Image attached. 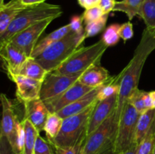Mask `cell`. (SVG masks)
Returning a JSON list of instances; mask_svg holds the SVG:
<instances>
[{
	"instance_id": "6da1fadb",
	"label": "cell",
	"mask_w": 155,
	"mask_h": 154,
	"mask_svg": "<svg viewBox=\"0 0 155 154\" xmlns=\"http://www.w3.org/2000/svg\"><path fill=\"white\" fill-rule=\"evenodd\" d=\"M155 50V29L145 28L139 44L134 51L133 58L127 66L117 75L120 84V92L117 109L116 119L119 120L124 106L129 98L138 89L141 74L148 56Z\"/></svg>"
},
{
	"instance_id": "7a4b0ae2",
	"label": "cell",
	"mask_w": 155,
	"mask_h": 154,
	"mask_svg": "<svg viewBox=\"0 0 155 154\" xmlns=\"http://www.w3.org/2000/svg\"><path fill=\"white\" fill-rule=\"evenodd\" d=\"M62 14L61 7L58 5L44 2L29 6L21 12L10 24L8 30L0 36V45L9 42L20 32L48 18H58Z\"/></svg>"
},
{
	"instance_id": "3957f363",
	"label": "cell",
	"mask_w": 155,
	"mask_h": 154,
	"mask_svg": "<svg viewBox=\"0 0 155 154\" xmlns=\"http://www.w3.org/2000/svg\"><path fill=\"white\" fill-rule=\"evenodd\" d=\"M86 39L85 34L79 35L71 31L44 50L35 60L47 72H53L80 48Z\"/></svg>"
},
{
	"instance_id": "277c9868",
	"label": "cell",
	"mask_w": 155,
	"mask_h": 154,
	"mask_svg": "<svg viewBox=\"0 0 155 154\" xmlns=\"http://www.w3.org/2000/svg\"><path fill=\"white\" fill-rule=\"evenodd\" d=\"M98 101L79 114L65 118L58 135L49 142L53 147L68 148L84 141L87 137V129L91 114Z\"/></svg>"
},
{
	"instance_id": "5b68a950",
	"label": "cell",
	"mask_w": 155,
	"mask_h": 154,
	"mask_svg": "<svg viewBox=\"0 0 155 154\" xmlns=\"http://www.w3.org/2000/svg\"><path fill=\"white\" fill-rule=\"evenodd\" d=\"M108 47L102 40L87 47H80L53 72L64 75H79L89 68L100 65L101 57Z\"/></svg>"
},
{
	"instance_id": "8992f818",
	"label": "cell",
	"mask_w": 155,
	"mask_h": 154,
	"mask_svg": "<svg viewBox=\"0 0 155 154\" xmlns=\"http://www.w3.org/2000/svg\"><path fill=\"white\" fill-rule=\"evenodd\" d=\"M117 126L114 112L99 128L87 136L83 154H115Z\"/></svg>"
},
{
	"instance_id": "52a82bcc",
	"label": "cell",
	"mask_w": 155,
	"mask_h": 154,
	"mask_svg": "<svg viewBox=\"0 0 155 154\" xmlns=\"http://www.w3.org/2000/svg\"><path fill=\"white\" fill-rule=\"evenodd\" d=\"M139 115L130 102H127L124 106L118 120L117 133L115 141V154L124 152L136 143V125Z\"/></svg>"
},
{
	"instance_id": "ba28073f",
	"label": "cell",
	"mask_w": 155,
	"mask_h": 154,
	"mask_svg": "<svg viewBox=\"0 0 155 154\" xmlns=\"http://www.w3.org/2000/svg\"><path fill=\"white\" fill-rule=\"evenodd\" d=\"M81 75H64L54 72H48L42 81L40 99L45 104L50 102L75 84Z\"/></svg>"
},
{
	"instance_id": "9c48e42d",
	"label": "cell",
	"mask_w": 155,
	"mask_h": 154,
	"mask_svg": "<svg viewBox=\"0 0 155 154\" xmlns=\"http://www.w3.org/2000/svg\"><path fill=\"white\" fill-rule=\"evenodd\" d=\"M54 19L55 18H51L40 21L28 27L26 30L20 32L19 33L13 36L8 42H11L14 45L18 47L29 57H31V54L37 44L39 38L45 31L47 27Z\"/></svg>"
},
{
	"instance_id": "30bf717a",
	"label": "cell",
	"mask_w": 155,
	"mask_h": 154,
	"mask_svg": "<svg viewBox=\"0 0 155 154\" xmlns=\"http://www.w3.org/2000/svg\"><path fill=\"white\" fill-rule=\"evenodd\" d=\"M8 76L16 85V96L21 102L25 103L33 100L40 99L42 81L15 74Z\"/></svg>"
},
{
	"instance_id": "8fae6325",
	"label": "cell",
	"mask_w": 155,
	"mask_h": 154,
	"mask_svg": "<svg viewBox=\"0 0 155 154\" xmlns=\"http://www.w3.org/2000/svg\"><path fill=\"white\" fill-rule=\"evenodd\" d=\"M117 101L118 95H115L105 100L98 101L89 119L87 136L99 128L114 113L117 106Z\"/></svg>"
},
{
	"instance_id": "7c38bea8",
	"label": "cell",
	"mask_w": 155,
	"mask_h": 154,
	"mask_svg": "<svg viewBox=\"0 0 155 154\" xmlns=\"http://www.w3.org/2000/svg\"><path fill=\"white\" fill-rule=\"evenodd\" d=\"M0 55L8 75L12 74L17 75L22 65L29 57L11 42L0 45Z\"/></svg>"
},
{
	"instance_id": "4fadbf2b",
	"label": "cell",
	"mask_w": 155,
	"mask_h": 154,
	"mask_svg": "<svg viewBox=\"0 0 155 154\" xmlns=\"http://www.w3.org/2000/svg\"><path fill=\"white\" fill-rule=\"evenodd\" d=\"M93 89L92 88L84 85L77 81L60 96L45 104L50 113H57L66 106L83 98V96L92 91Z\"/></svg>"
},
{
	"instance_id": "5bb4252c",
	"label": "cell",
	"mask_w": 155,
	"mask_h": 154,
	"mask_svg": "<svg viewBox=\"0 0 155 154\" xmlns=\"http://www.w3.org/2000/svg\"><path fill=\"white\" fill-rule=\"evenodd\" d=\"M1 104L2 107V116L0 135L7 137L13 149H15L17 122L18 119L15 114L12 102L4 94L1 95Z\"/></svg>"
},
{
	"instance_id": "9a60e30c",
	"label": "cell",
	"mask_w": 155,
	"mask_h": 154,
	"mask_svg": "<svg viewBox=\"0 0 155 154\" xmlns=\"http://www.w3.org/2000/svg\"><path fill=\"white\" fill-rule=\"evenodd\" d=\"M24 119L30 121L39 132L43 131L45 122L50 113L46 104L41 99H36L24 103Z\"/></svg>"
},
{
	"instance_id": "2e32d148",
	"label": "cell",
	"mask_w": 155,
	"mask_h": 154,
	"mask_svg": "<svg viewBox=\"0 0 155 154\" xmlns=\"http://www.w3.org/2000/svg\"><path fill=\"white\" fill-rule=\"evenodd\" d=\"M110 78L108 71L105 68L101 65H97L83 72L78 82L88 87L95 88L104 85L109 82Z\"/></svg>"
},
{
	"instance_id": "e0dca14e",
	"label": "cell",
	"mask_w": 155,
	"mask_h": 154,
	"mask_svg": "<svg viewBox=\"0 0 155 154\" xmlns=\"http://www.w3.org/2000/svg\"><path fill=\"white\" fill-rule=\"evenodd\" d=\"M99 88L100 87L95 88L92 91L88 93L83 98H80L79 100L74 101V103L69 104V105L66 106L56 113L64 119L65 118L70 117L71 116H74V115L82 113L85 110L89 108L94 103L96 102L97 95H98Z\"/></svg>"
},
{
	"instance_id": "ac0fdd59",
	"label": "cell",
	"mask_w": 155,
	"mask_h": 154,
	"mask_svg": "<svg viewBox=\"0 0 155 154\" xmlns=\"http://www.w3.org/2000/svg\"><path fill=\"white\" fill-rule=\"evenodd\" d=\"M27 8L21 0H11L0 6V36L5 33L12 21Z\"/></svg>"
},
{
	"instance_id": "d6986e66",
	"label": "cell",
	"mask_w": 155,
	"mask_h": 154,
	"mask_svg": "<svg viewBox=\"0 0 155 154\" xmlns=\"http://www.w3.org/2000/svg\"><path fill=\"white\" fill-rule=\"evenodd\" d=\"M71 29L69 24H67V25L63 26V27H60V28L57 29V30H54V31L51 32V33H49V34L47 35L46 36L42 38L40 41H39V42H37L34 50H33V53H32L31 57L36 58L37 56H39V54H42V51L45 49H46L48 47H49L50 45L54 44V42H56L57 41L61 39L62 38L64 37L65 36H67V35L69 33H71Z\"/></svg>"
},
{
	"instance_id": "ffe728a7",
	"label": "cell",
	"mask_w": 155,
	"mask_h": 154,
	"mask_svg": "<svg viewBox=\"0 0 155 154\" xmlns=\"http://www.w3.org/2000/svg\"><path fill=\"white\" fill-rule=\"evenodd\" d=\"M48 72L35 60L30 57L22 65L17 75H24L33 79L43 81Z\"/></svg>"
},
{
	"instance_id": "44dd1931",
	"label": "cell",
	"mask_w": 155,
	"mask_h": 154,
	"mask_svg": "<svg viewBox=\"0 0 155 154\" xmlns=\"http://www.w3.org/2000/svg\"><path fill=\"white\" fill-rule=\"evenodd\" d=\"M155 119V109H150L139 115L136 125V143L139 144L148 134Z\"/></svg>"
},
{
	"instance_id": "7402d4cb",
	"label": "cell",
	"mask_w": 155,
	"mask_h": 154,
	"mask_svg": "<svg viewBox=\"0 0 155 154\" xmlns=\"http://www.w3.org/2000/svg\"><path fill=\"white\" fill-rule=\"evenodd\" d=\"M144 1L145 0H122L116 2L113 11L124 12L131 21L136 15H139Z\"/></svg>"
},
{
	"instance_id": "603a6c76",
	"label": "cell",
	"mask_w": 155,
	"mask_h": 154,
	"mask_svg": "<svg viewBox=\"0 0 155 154\" xmlns=\"http://www.w3.org/2000/svg\"><path fill=\"white\" fill-rule=\"evenodd\" d=\"M63 120L56 113H50L45 122L43 131L45 132L48 142H51L58 135Z\"/></svg>"
},
{
	"instance_id": "cb8c5ba5",
	"label": "cell",
	"mask_w": 155,
	"mask_h": 154,
	"mask_svg": "<svg viewBox=\"0 0 155 154\" xmlns=\"http://www.w3.org/2000/svg\"><path fill=\"white\" fill-rule=\"evenodd\" d=\"M21 122L25 131V145L23 154H33L35 143L39 135V131L27 119H23Z\"/></svg>"
},
{
	"instance_id": "d4e9b609",
	"label": "cell",
	"mask_w": 155,
	"mask_h": 154,
	"mask_svg": "<svg viewBox=\"0 0 155 154\" xmlns=\"http://www.w3.org/2000/svg\"><path fill=\"white\" fill-rule=\"evenodd\" d=\"M139 16L143 19L147 28L155 29V0H145Z\"/></svg>"
},
{
	"instance_id": "484cf974",
	"label": "cell",
	"mask_w": 155,
	"mask_h": 154,
	"mask_svg": "<svg viewBox=\"0 0 155 154\" xmlns=\"http://www.w3.org/2000/svg\"><path fill=\"white\" fill-rule=\"evenodd\" d=\"M119 92L120 84L118 83L117 75L112 76L109 82L99 88L97 95V101H101L115 95H119Z\"/></svg>"
},
{
	"instance_id": "4316f807",
	"label": "cell",
	"mask_w": 155,
	"mask_h": 154,
	"mask_svg": "<svg viewBox=\"0 0 155 154\" xmlns=\"http://www.w3.org/2000/svg\"><path fill=\"white\" fill-rule=\"evenodd\" d=\"M155 145V119L148 134L138 146V154H153Z\"/></svg>"
},
{
	"instance_id": "83f0119b",
	"label": "cell",
	"mask_w": 155,
	"mask_h": 154,
	"mask_svg": "<svg viewBox=\"0 0 155 154\" xmlns=\"http://www.w3.org/2000/svg\"><path fill=\"white\" fill-rule=\"evenodd\" d=\"M120 25L119 24H112L104 30L101 36V40L107 47L114 46L119 42L120 39L119 34Z\"/></svg>"
},
{
	"instance_id": "f1b7e54d",
	"label": "cell",
	"mask_w": 155,
	"mask_h": 154,
	"mask_svg": "<svg viewBox=\"0 0 155 154\" xmlns=\"http://www.w3.org/2000/svg\"><path fill=\"white\" fill-rule=\"evenodd\" d=\"M109 14H104L102 18L100 19L97 20V21H92V22H89L88 24H86V27H85V35H86V38L93 37V36H96L99 33H101L103 30L104 29L107 23V18H108Z\"/></svg>"
},
{
	"instance_id": "f546056e",
	"label": "cell",
	"mask_w": 155,
	"mask_h": 154,
	"mask_svg": "<svg viewBox=\"0 0 155 154\" xmlns=\"http://www.w3.org/2000/svg\"><path fill=\"white\" fill-rule=\"evenodd\" d=\"M145 91L139 90V88L131 95L128 100V102H130L132 105L133 106L136 111L142 114L147 110L145 104V101H144V96H145Z\"/></svg>"
},
{
	"instance_id": "4dcf8cb0",
	"label": "cell",
	"mask_w": 155,
	"mask_h": 154,
	"mask_svg": "<svg viewBox=\"0 0 155 154\" xmlns=\"http://www.w3.org/2000/svg\"><path fill=\"white\" fill-rule=\"evenodd\" d=\"M104 15V14L101 7L99 5H97L95 7L90 8L86 9L82 16H83V21L86 24H88L89 22H92V21L100 19Z\"/></svg>"
},
{
	"instance_id": "1f68e13d",
	"label": "cell",
	"mask_w": 155,
	"mask_h": 154,
	"mask_svg": "<svg viewBox=\"0 0 155 154\" xmlns=\"http://www.w3.org/2000/svg\"><path fill=\"white\" fill-rule=\"evenodd\" d=\"M52 147L49 142L39 135L35 143L33 154H54Z\"/></svg>"
},
{
	"instance_id": "d6a6232c",
	"label": "cell",
	"mask_w": 155,
	"mask_h": 154,
	"mask_svg": "<svg viewBox=\"0 0 155 154\" xmlns=\"http://www.w3.org/2000/svg\"><path fill=\"white\" fill-rule=\"evenodd\" d=\"M86 140L72 147H53L54 149V154H83V146Z\"/></svg>"
},
{
	"instance_id": "836d02e7",
	"label": "cell",
	"mask_w": 155,
	"mask_h": 154,
	"mask_svg": "<svg viewBox=\"0 0 155 154\" xmlns=\"http://www.w3.org/2000/svg\"><path fill=\"white\" fill-rule=\"evenodd\" d=\"M83 18L82 15H74L71 18V21L69 23V25L71 27V31L77 33L79 35L85 34V30L83 27Z\"/></svg>"
},
{
	"instance_id": "e575fe53",
	"label": "cell",
	"mask_w": 155,
	"mask_h": 154,
	"mask_svg": "<svg viewBox=\"0 0 155 154\" xmlns=\"http://www.w3.org/2000/svg\"><path fill=\"white\" fill-rule=\"evenodd\" d=\"M119 34L121 39L126 42V41L131 39L134 36V31H133V26L130 21L126 22L121 24L120 27Z\"/></svg>"
},
{
	"instance_id": "d590c367",
	"label": "cell",
	"mask_w": 155,
	"mask_h": 154,
	"mask_svg": "<svg viewBox=\"0 0 155 154\" xmlns=\"http://www.w3.org/2000/svg\"><path fill=\"white\" fill-rule=\"evenodd\" d=\"M0 154H17L7 137L2 135H0Z\"/></svg>"
},
{
	"instance_id": "8d00e7d4",
	"label": "cell",
	"mask_w": 155,
	"mask_h": 154,
	"mask_svg": "<svg viewBox=\"0 0 155 154\" xmlns=\"http://www.w3.org/2000/svg\"><path fill=\"white\" fill-rule=\"evenodd\" d=\"M116 1L115 0H101L98 5L102 9L104 14H109L110 11H113Z\"/></svg>"
},
{
	"instance_id": "74e56055",
	"label": "cell",
	"mask_w": 155,
	"mask_h": 154,
	"mask_svg": "<svg viewBox=\"0 0 155 154\" xmlns=\"http://www.w3.org/2000/svg\"><path fill=\"white\" fill-rule=\"evenodd\" d=\"M101 0H77L79 5L83 8L88 9L99 5Z\"/></svg>"
},
{
	"instance_id": "f35d334b",
	"label": "cell",
	"mask_w": 155,
	"mask_h": 154,
	"mask_svg": "<svg viewBox=\"0 0 155 154\" xmlns=\"http://www.w3.org/2000/svg\"><path fill=\"white\" fill-rule=\"evenodd\" d=\"M21 2L25 6L29 7V6L36 5H39L45 2V0H21Z\"/></svg>"
},
{
	"instance_id": "ab89813d",
	"label": "cell",
	"mask_w": 155,
	"mask_h": 154,
	"mask_svg": "<svg viewBox=\"0 0 155 154\" xmlns=\"http://www.w3.org/2000/svg\"><path fill=\"white\" fill-rule=\"evenodd\" d=\"M138 146H139V144L136 143L132 147H130V149H127L124 152H120L118 154H138Z\"/></svg>"
},
{
	"instance_id": "60d3db41",
	"label": "cell",
	"mask_w": 155,
	"mask_h": 154,
	"mask_svg": "<svg viewBox=\"0 0 155 154\" xmlns=\"http://www.w3.org/2000/svg\"><path fill=\"white\" fill-rule=\"evenodd\" d=\"M150 95H151V99H152L153 106H154V108L155 109V91H154L150 92Z\"/></svg>"
},
{
	"instance_id": "b9f144b4",
	"label": "cell",
	"mask_w": 155,
	"mask_h": 154,
	"mask_svg": "<svg viewBox=\"0 0 155 154\" xmlns=\"http://www.w3.org/2000/svg\"><path fill=\"white\" fill-rule=\"evenodd\" d=\"M4 1H5V0H0V6L3 5L5 4V3H4Z\"/></svg>"
},
{
	"instance_id": "7bdbcfd3",
	"label": "cell",
	"mask_w": 155,
	"mask_h": 154,
	"mask_svg": "<svg viewBox=\"0 0 155 154\" xmlns=\"http://www.w3.org/2000/svg\"><path fill=\"white\" fill-rule=\"evenodd\" d=\"M153 154H155V145H154V153Z\"/></svg>"
}]
</instances>
